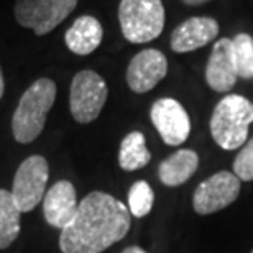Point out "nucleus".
<instances>
[{
	"instance_id": "nucleus-12",
	"label": "nucleus",
	"mask_w": 253,
	"mask_h": 253,
	"mask_svg": "<svg viewBox=\"0 0 253 253\" xmlns=\"http://www.w3.org/2000/svg\"><path fill=\"white\" fill-rule=\"evenodd\" d=\"M219 23L211 17H191L179 23L171 33L169 46L174 53H191L219 37Z\"/></svg>"
},
{
	"instance_id": "nucleus-21",
	"label": "nucleus",
	"mask_w": 253,
	"mask_h": 253,
	"mask_svg": "<svg viewBox=\"0 0 253 253\" xmlns=\"http://www.w3.org/2000/svg\"><path fill=\"white\" fill-rule=\"evenodd\" d=\"M122 253H146V252H145L143 249H140V247L131 245V247H126V249H125Z\"/></svg>"
},
{
	"instance_id": "nucleus-9",
	"label": "nucleus",
	"mask_w": 253,
	"mask_h": 253,
	"mask_svg": "<svg viewBox=\"0 0 253 253\" xmlns=\"http://www.w3.org/2000/svg\"><path fill=\"white\" fill-rule=\"evenodd\" d=\"M150 119L160 136L169 146H179L189 138L191 120L186 109L176 99L163 97L151 105Z\"/></svg>"
},
{
	"instance_id": "nucleus-15",
	"label": "nucleus",
	"mask_w": 253,
	"mask_h": 253,
	"mask_svg": "<svg viewBox=\"0 0 253 253\" xmlns=\"http://www.w3.org/2000/svg\"><path fill=\"white\" fill-rule=\"evenodd\" d=\"M199 156L194 150H178L176 153L161 161L158 168L160 181L168 188H178L191 179L197 171Z\"/></svg>"
},
{
	"instance_id": "nucleus-13",
	"label": "nucleus",
	"mask_w": 253,
	"mask_h": 253,
	"mask_svg": "<svg viewBox=\"0 0 253 253\" xmlns=\"http://www.w3.org/2000/svg\"><path fill=\"white\" fill-rule=\"evenodd\" d=\"M79 202L73 183L61 179L54 183L43 197L44 219L54 229L63 230L68 227L78 212Z\"/></svg>"
},
{
	"instance_id": "nucleus-6",
	"label": "nucleus",
	"mask_w": 253,
	"mask_h": 253,
	"mask_svg": "<svg viewBox=\"0 0 253 253\" xmlns=\"http://www.w3.org/2000/svg\"><path fill=\"white\" fill-rule=\"evenodd\" d=\"M78 0H17L13 7L20 27L43 37L59 27L73 13Z\"/></svg>"
},
{
	"instance_id": "nucleus-7",
	"label": "nucleus",
	"mask_w": 253,
	"mask_h": 253,
	"mask_svg": "<svg viewBox=\"0 0 253 253\" xmlns=\"http://www.w3.org/2000/svg\"><path fill=\"white\" fill-rule=\"evenodd\" d=\"M49 166L44 156L32 155L22 161L13 178L12 196L22 214L33 211L46 194Z\"/></svg>"
},
{
	"instance_id": "nucleus-4",
	"label": "nucleus",
	"mask_w": 253,
	"mask_h": 253,
	"mask_svg": "<svg viewBox=\"0 0 253 253\" xmlns=\"http://www.w3.org/2000/svg\"><path fill=\"white\" fill-rule=\"evenodd\" d=\"M119 22L126 42L150 43L163 33L165 7L161 0H120Z\"/></svg>"
},
{
	"instance_id": "nucleus-10",
	"label": "nucleus",
	"mask_w": 253,
	"mask_h": 253,
	"mask_svg": "<svg viewBox=\"0 0 253 253\" xmlns=\"http://www.w3.org/2000/svg\"><path fill=\"white\" fill-rule=\"evenodd\" d=\"M168 74V59L160 49H143L130 59L126 84L135 94L150 92Z\"/></svg>"
},
{
	"instance_id": "nucleus-22",
	"label": "nucleus",
	"mask_w": 253,
	"mask_h": 253,
	"mask_svg": "<svg viewBox=\"0 0 253 253\" xmlns=\"http://www.w3.org/2000/svg\"><path fill=\"white\" fill-rule=\"evenodd\" d=\"M186 5H189V7H197V5H202V3H207L209 0H183Z\"/></svg>"
},
{
	"instance_id": "nucleus-8",
	"label": "nucleus",
	"mask_w": 253,
	"mask_h": 253,
	"mask_svg": "<svg viewBox=\"0 0 253 253\" xmlns=\"http://www.w3.org/2000/svg\"><path fill=\"white\" fill-rule=\"evenodd\" d=\"M240 179L230 171H219L197 186L192 207L199 215H209L234 204L240 194Z\"/></svg>"
},
{
	"instance_id": "nucleus-1",
	"label": "nucleus",
	"mask_w": 253,
	"mask_h": 253,
	"mask_svg": "<svg viewBox=\"0 0 253 253\" xmlns=\"http://www.w3.org/2000/svg\"><path fill=\"white\" fill-rule=\"evenodd\" d=\"M131 214L124 202L94 191L79 202L73 222L59 235L63 253H100L130 230Z\"/></svg>"
},
{
	"instance_id": "nucleus-16",
	"label": "nucleus",
	"mask_w": 253,
	"mask_h": 253,
	"mask_svg": "<svg viewBox=\"0 0 253 253\" xmlns=\"http://www.w3.org/2000/svg\"><path fill=\"white\" fill-rule=\"evenodd\" d=\"M151 153L146 148V140L141 131H130L120 143L119 165L125 171H136L150 163Z\"/></svg>"
},
{
	"instance_id": "nucleus-5",
	"label": "nucleus",
	"mask_w": 253,
	"mask_h": 253,
	"mask_svg": "<svg viewBox=\"0 0 253 253\" xmlns=\"http://www.w3.org/2000/svg\"><path fill=\"white\" fill-rule=\"evenodd\" d=\"M107 83L92 69L79 71L73 78L69 90L71 115L78 124H90L102 112L107 102Z\"/></svg>"
},
{
	"instance_id": "nucleus-14",
	"label": "nucleus",
	"mask_w": 253,
	"mask_h": 253,
	"mask_svg": "<svg viewBox=\"0 0 253 253\" xmlns=\"http://www.w3.org/2000/svg\"><path fill=\"white\" fill-rule=\"evenodd\" d=\"M102 38L104 28L99 20L92 15H83L74 20V23L66 32L64 43L71 53L78 56H87L99 48Z\"/></svg>"
},
{
	"instance_id": "nucleus-11",
	"label": "nucleus",
	"mask_w": 253,
	"mask_h": 253,
	"mask_svg": "<svg viewBox=\"0 0 253 253\" xmlns=\"http://www.w3.org/2000/svg\"><path fill=\"white\" fill-rule=\"evenodd\" d=\"M239 79L234 56V43L230 38L217 40L206 66L207 85L215 92H230Z\"/></svg>"
},
{
	"instance_id": "nucleus-19",
	"label": "nucleus",
	"mask_w": 253,
	"mask_h": 253,
	"mask_svg": "<svg viewBox=\"0 0 253 253\" xmlns=\"http://www.w3.org/2000/svg\"><path fill=\"white\" fill-rule=\"evenodd\" d=\"M155 204V192L146 181H136L128 191V211L133 217L148 215Z\"/></svg>"
},
{
	"instance_id": "nucleus-24",
	"label": "nucleus",
	"mask_w": 253,
	"mask_h": 253,
	"mask_svg": "<svg viewBox=\"0 0 253 253\" xmlns=\"http://www.w3.org/2000/svg\"><path fill=\"white\" fill-rule=\"evenodd\" d=\"M252 253H253V250H252Z\"/></svg>"
},
{
	"instance_id": "nucleus-3",
	"label": "nucleus",
	"mask_w": 253,
	"mask_h": 253,
	"mask_svg": "<svg viewBox=\"0 0 253 253\" xmlns=\"http://www.w3.org/2000/svg\"><path fill=\"white\" fill-rule=\"evenodd\" d=\"M253 124V104L244 95L229 94L219 100L212 112L209 128L212 138L222 150L242 148L249 140Z\"/></svg>"
},
{
	"instance_id": "nucleus-20",
	"label": "nucleus",
	"mask_w": 253,
	"mask_h": 253,
	"mask_svg": "<svg viewBox=\"0 0 253 253\" xmlns=\"http://www.w3.org/2000/svg\"><path fill=\"white\" fill-rule=\"evenodd\" d=\"M234 174L240 181H253V136L247 140L234 161Z\"/></svg>"
},
{
	"instance_id": "nucleus-18",
	"label": "nucleus",
	"mask_w": 253,
	"mask_h": 253,
	"mask_svg": "<svg viewBox=\"0 0 253 253\" xmlns=\"http://www.w3.org/2000/svg\"><path fill=\"white\" fill-rule=\"evenodd\" d=\"M237 74L242 79H253V38L249 33H239L232 38Z\"/></svg>"
},
{
	"instance_id": "nucleus-17",
	"label": "nucleus",
	"mask_w": 253,
	"mask_h": 253,
	"mask_svg": "<svg viewBox=\"0 0 253 253\" xmlns=\"http://www.w3.org/2000/svg\"><path fill=\"white\" fill-rule=\"evenodd\" d=\"M20 212L12 192L0 189V250L8 249L20 234Z\"/></svg>"
},
{
	"instance_id": "nucleus-23",
	"label": "nucleus",
	"mask_w": 253,
	"mask_h": 253,
	"mask_svg": "<svg viewBox=\"0 0 253 253\" xmlns=\"http://www.w3.org/2000/svg\"><path fill=\"white\" fill-rule=\"evenodd\" d=\"M3 90H5V83H3V74H2V68H0V99L3 95Z\"/></svg>"
},
{
	"instance_id": "nucleus-2",
	"label": "nucleus",
	"mask_w": 253,
	"mask_h": 253,
	"mask_svg": "<svg viewBox=\"0 0 253 253\" xmlns=\"http://www.w3.org/2000/svg\"><path fill=\"white\" fill-rule=\"evenodd\" d=\"M54 100L56 84L53 79L40 78L25 90L12 117V133L18 143H32L42 135Z\"/></svg>"
}]
</instances>
